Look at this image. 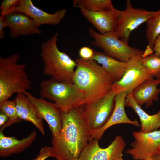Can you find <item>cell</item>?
Here are the masks:
<instances>
[{"instance_id": "1", "label": "cell", "mask_w": 160, "mask_h": 160, "mask_svg": "<svg viewBox=\"0 0 160 160\" xmlns=\"http://www.w3.org/2000/svg\"><path fill=\"white\" fill-rule=\"evenodd\" d=\"M62 118L59 135L52 138L55 158L57 160H76L89 142L92 132L83 105L67 113L62 112Z\"/></svg>"}, {"instance_id": "2", "label": "cell", "mask_w": 160, "mask_h": 160, "mask_svg": "<svg viewBox=\"0 0 160 160\" xmlns=\"http://www.w3.org/2000/svg\"><path fill=\"white\" fill-rule=\"evenodd\" d=\"M75 61L76 65L73 83L84 92V97L81 105L100 100L112 88L115 82L96 61L80 57Z\"/></svg>"}, {"instance_id": "3", "label": "cell", "mask_w": 160, "mask_h": 160, "mask_svg": "<svg viewBox=\"0 0 160 160\" xmlns=\"http://www.w3.org/2000/svg\"><path fill=\"white\" fill-rule=\"evenodd\" d=\"M58 35L56 33L41 45L40 56L44 63L43 73L58 81L73 83L76 63L58 49Z\"/></svg>"}, {"instance_id": "4", "label": "cell", "mask_w": 160, "mask_h": 160, "mask_svg": "<svg viewBox=\"0 0 160 160\" xmlns=\"http://www.w3.org/2000/svg\"><path fill=\"white\" fill-rule=\"evenodd\" d=\"M20 54L0 57V103L12 95L23 93L31 88V81L25 71L27 65L18 64Z\"/></svg>"}, {"instance_id": "5", "label": "cell", "mask_w": 160, "mask_h": 160, "mask_svg": "<svg viewBox=\"0 0 160 160\" xmlns=\"http://www.w3.org/2000/svg\"><path fill=\"white\" fill-rule=\"evenodd\" d=\"M40 86L41 97L52 101L63 112L81 105L84 99V92L74 83L60 82L51 78L42 81Z\"/></svg>"}, {"instance_id": "6", "label": "cell", "mask_w": 160, "mask_h": 160, "mask_svg": "<svg viewBox=\"0 0 160 160\" xmlns=\"http://www.w3.org/2000/svg\"><path fill=\"white\" fill-rule=\"evenodd\" d=\"M89 35L93 39L91 44L101 48L106 55L119 61L128 62L134 57L143 55L144 52L129 46L119 39L114 32L105 34L88 28Z\"/></svg>"}, {"instance_id": "7", "label": "cell", "mask_w": 160, "mask_h": 160, "mask_svg": "<svg viewBox=\"0 0 160 160\" xmlns=\"http://www.w3.org/2000/svg\"><path fill=\"white\" fill-rule=\"evenodd\" d=\"M156 11L134 8L130 0L126 1V7L123 11L118 10V23L114 33L122 41L128 44L131 32L147 20Z\"/></svg>"}, {"instance_id": "8", "label": "cell", "mask_w": 160, "mask_h": 160, "mask_svg": "<svg viewBox=\"0 0 160 160\" xmlns=\"http://www.w3.org/2000/svg\"><path fill=\"white\" fill-rule=\"evenodd\" d=\"M116 94L112 87L100 100L83 105L92 132L100 129L109 120L114 108Z\"/></svg>"}, {"instance_id": "9", "label": "cell", "mask_w": 160, "mask_h": 160, "mask_svg": "<svg viewBox=\"0 0 160 160\" xmlns=\"http://www.w3.org/2000/svg\"><path fill=\"white\" fill-rule=\"evenodd\" d=\"M142 55L136 56L128 62L122 78L113 86L117 94L124 92L127 95L145 81L153 78L151 71L142 65Z\"/></svg>"}, {"instance_id": "10", "label": "cell", "mask_w": 160, "mask_h": 160, "mask_svg": "<svg viewBox=\"0 0 160 160\" xmlns=\"http://www.w3.org/2000/svg\"><path fill=\"white\" fill-rule=\"evenodd\" d=\"M134 140L131 143V148L125 152L135 160H149L158 154L160 145V129L144 132H132Z\"/></svg>"}, {"instance_id": "11", "label": "cell", "mask_w": 160, "mask_h": 160, "mask_svg": "<svg viewBox=\"0 0 160 160\" xmlns=\"http://www.w3.org/2000/svg\"><path fill=\"white\" fill-rule=\"evenodd\" d=\"M99 140H90L76 160H117L122 157L126 144L121 136H116L105 148L100 147Z\"/></svg>"}, {"instance_id": "12", "label": "cell", "mask_w": 160, "mask_h": 160, "mask_svg": "<svg viewBox=\"0 0 160 160\" xmlns=\"http://www.w3.org/2000/svg\"><path fill=\"white\" fill-rule=\"evenodd\" d=\"M25 94L34 105L43 119L48 124L52 137L59 135L62 126V111L53 103L41 97L37 98L30 93Z\"/></svg>"}, {"instance_id": "13", "label": "cell", "mask_w": 160, "mask_h": 160, "mask_svg": "<svg viewBox=\"0 0 160 160\" xmlns=\"http://www.w3.org/2000/svg\"><path fill=\"white\" fill-rule=\"evenodd\" d=\"M73 6L78 7L83 16L101 34L113 32L118 23V10L115 8L109 10L94 12L90 11L75 0Z\"/></svg>"}, {"instance_id": "14", "label": "cell", "mask_w": 160, "mask_h": 160, "mask_svg": "<svg viewBox=\"0 0 160 160\" xmlns=\"http://www.w3.org/2000/svg\"><path fill=\"white\" fill-rule=\"evenodd\" d=\"M12 11L24 13L34 21L39 28L44 24L58 25L66 16L67 10H59L53 13H47L35 6L31 0H20L19 4Z\"/></svg>"}, {"instance_id": "15", "label": "cell", "mask_w": 160, "mask_h": 160, "mask_svg": "<svg viewBox=\"0 0 160 160\" xmlns=\"http://www.w3.org/2000/svg\"><path fill=\"white\" fill-rule=\"evenodd\" d=\"M4 17L9 29V36L12 38L42 33L34 20L24 13L12 11Z\"/></svg>"}, {"instance_id": "16", "label": "cell", "mask_w": 160, "mask_h": 160, "mask_svg": "<svg viewBox=\"0 0 160 160\" xmlns=\"http://www.w3.org/2000/svg\"><path fill=\"white\" fill-rule=\"evenodd\" d=\"M127 94L126 92L117 93L115 99V104L113 113L108 121L100 129L92 132L89 140L92 139L100 140L108 128L115 125L127 124L139 127L140 124L136 119L132 120L127 116L125 111V100Z\"/></svg>"}, {"instance_id": "17", "label": "cell", "mask_w": 160, "mask_h": 160, "mask_svg": "<svg viewBox=\"0 0 160 160\" xmlns=\"http://www.w3.org/2000/svg\"><path fill=\"white\" fill-rule=\"evenodd\" d=\"M13 101L18 119L32 123L45 135L43 119L28 97L23 93L18 94Z\"/></svg>"}, {"instance_id": "18", "label": "cell", "mask_w": 160, "mask_h": 160, "mask_svg": "<svg viewBox=\"0 0 160 160\" xmlns=\"http://www.w3.org/2000/svg\"><path fill=\"white\" fill-rule=\"evenodd\" d=\"M37 135V132L34 131L27 137L19 140L14 136H6L0 131V157L6 158L23 152L31 145Z\"/></svg>"}, {"instance_id": "19", "label": "cell", "mask_w": 160, "mask_h": 160, "mask_svg": "<svg viewBox=\"0 0 160 160\" xmlns=\"http://www.w3.org/2000/svg\"><path fill=\"white\" fill-rule=\"evenodd\" d=\"M160 84L159 79L153 78L145 81L131 92L134 100L140 106L144 104L146 108L151 106L153 101L159 100L160 88L157 87Z\"/></svg>"}, {"instance_id": "20", "label": "cell", "mask_w": 160, "mask_h": 160, "mask_svg": "<svg viewBox=\"0 0 160 160\" xmlns=\"http://www.w3.org/2000/svg\"><path fill=\"white\" fill-rule=\"evenodd\" d=\"M125 103V106L131 108L139 117L141 122L140 132H151L160 127V109L155 114H148L135 101L131 93L127 95Z\"/></svg>"}, {"instance_id": "21", "label": "cell", "mask_w": 160, "mask_h": 160, "mask_svg": "<svg viewBox=\"0 0 160 160\" xmlns=\"http://www.w3.org/2000/svg\"><path fill=\"white\" fill-rule=\"evenodd\" d=\"M92 59L100 64L115 82L121 79L128 65V62L119 61L104 52L95 50Z\"/></svg>"}, {"instance_id": "22", "label": "cell", "mask_w": 160, "mask_h": 160, "mask_svg": "<svg viewBox=\"0 0 160 160\" xmlns=\"http://www.w3.org/2000/svg\"><path fill=\"white\" fill-rule=\"evenodd\" d=\"M146 36L148 41L147 47L153 50L155 41L160 34V9L146 21Z\"/></svg>"}, {"instance_id": "23", "label": "cell", "mask_w": 160, "mask_h": 160, "mask_svg": "<svg viewBox=\"0 0 160 160\" xmlns=\"http://www.w3.org/2000/svg\"><path fill=\"white\" fill-rule=\"evenodd\" d=\"M87 10L92 12H99L113 9L111 0H75Z\"/></svg>"}, {"instance_id": "24", "label": "cell", "mask_w": 160, "mask_h": 160, "mask_svg": "<svg viewBox=\"0 0 160 160\" xmlns=\"http://www.w3.org/2000/svg\"><path fill=\"white\" fill-rule=\"evenodd\" d=\"M141 62L143 66L151 71L153 77H156L160 73V59L155 53L143 57Z\"/></svg>"}, {"instance_id": "25", "label": "cell", "mask_w": 160, "mask_h": 160, "mask_svg": "<svg viewBox=\"0 0 160 160\" xmlns=\"http://www.w3.org/2000/svg\"><path fill=\"white\" fill-rule=\"evenodd\" d=\"M0 110L7 116L9 120L15 123L20 121L13 100H8L0 103Z\"/></svg>"}, {"instance_id": "26", "label": "cell", "mask_w": 160, "mask_h": 160, "mask_svg": "<svg viewBox=\"0 0 160 160\" xmlns=\"http://www.w3.org/2000/svg\"><path fill=\"white\" fill-rule=\"evenodd\" d=\"M20 0H4L0 6L1 15H5L11 12L19 4Z\"/></svg>"}, {"instance_id": "27", "label": "cell", "mask_w": 160, "mask_h": 160, "mask_svg": "<svg viewBox=\"0 0 160 160\" xmlns=\"http://www.w3.org/2000/svg\"><path fill=\"white\" fill-rule=\"evenodd\" d=\"M55 156L52 146H45L40 149L36 158L33 160H45L49 157L55 158Z\"/></svg>"}, {"instance_id": "28", "label": "cell", "mask_w": 160, "mask_h": 160, "mask_svg": "<svg viewBox=\"0 0 160 160\" xmlns=\"http://www.w3.org/2000/svg\"><path fill=\"white\" fill-rule=\"evenodd\" d=\"M94 54V50L87 46L82 47L79 51L80 58L85 60L92 59Z\"/></svg>"}, {"instance_id": "29", "label": "cell", "mask_w": 160, "mask_h": 160, "mask_svg": "<svg viewBox=\"0 0 160 160\" xmlns=\"http://www.w3.org/2000/svg\"><path fill=\"white\" fill-rule=\"evenodd\" d=\"M7 27V25L5 21L4 15H0V39H3L5 33L4 31L5 28Z\"/></svg>"}, {"instance_id": "30", "label": "cell", "mask_w": 160, "mask_h": 160, "mask_svg": "<svg viewBox=\"0 0 160 160\" xmlns=\"http://www.w3.org/2000/svg\"><path fill=\"white\" fill-rule=\"evenodd\" d=\"M153 51L158 57H160V34L157 37L153 47Z\"/></svg>"}, {"instance_id": "31", "label": "cell", "mask_w": 160, "mask_h": 160, "mask_svg": "<svg viewBox=\"0 0 160 160\" xmlns=\"http://www.w3.org/2000/svg\"><path fill=\"white\" fill-rule=\"evenodd\" d=\"M9 120L7 116L3 112L0 111V127L4 125Z\"/></svg>"}, {"instance_id": "32", "label": "cell", "mask_w": 160, "mask_h": 160, "mask_svg": "<svg viewBox=\"0 0 160 160\" xmlns=\"http://www.w3.org/2000/svg\"><path fill=\"white\" fill-rule=\"evenodd\" d=\"M154 160H160V155L157 154L154 156L153 158Z\"/></svg>"}, {"instance_id": "33", "label": "cell", "mask_w": 160, "mask_h": 160, "mask_svg": "<svg viewBox=\"0 0 160 160\" xmlns=\"http://www.w3.org/2000/svg\"><path fill=\"white\" fill-rule=\"evenodd\" d=\"M158 154H159V155H160V145L159 146L158 148Z\"/></svg>"}, {"instance_id": "34", "label": "cell", "mask_w": 160, "mask_h": 160, "mask_svg": "<svg viewBox=\"0 0 160 160\" xmlns=\"http://www.w3.org/2000/svg\"><path fill=\"white\" fill-rule=\"evenodd\" d=\"M156 78L157 79H160V73L157 76Z\"/></svg>"}, {"instance_id": "35", "label": "cell", "mask_w": 160, "mask_h": 160, "mask_svg": "<svg viewBox=\"0 0 160 160\" xmlns=\"http://www.w3.org/2000/svg\"><path fill=\"white\" fill-rule=\"evenodd\" d=\"M117 160H124V159H123L122 157L119 158Z\"/></svg>"}, {"instance_id": "36", "label": "cell", "mask_w": 160, "mask_h": 160, "mask_svg": "<svg viewBox=\"0 0 160 160\" xmlns=\"http://www.w3.org/2000/svg\"><path fill=\"white\" fill-rule=\"evenodd\" d=\"M149 160H153V159H150Z\"/></svg>"}, {"instance_id": "37", "label": "cell", "mask_w": 160, "mask_h": 160, "mask_svg": "<svg viewBox=\"0 0 160 160\" xmlns=\"http://www.w3.org/2000/svg\"><path fill=\"white\" fill-rule=\"evenodd\" d=\"M159 58H160V57H159Z\"/></svg>"}]
</instances>
